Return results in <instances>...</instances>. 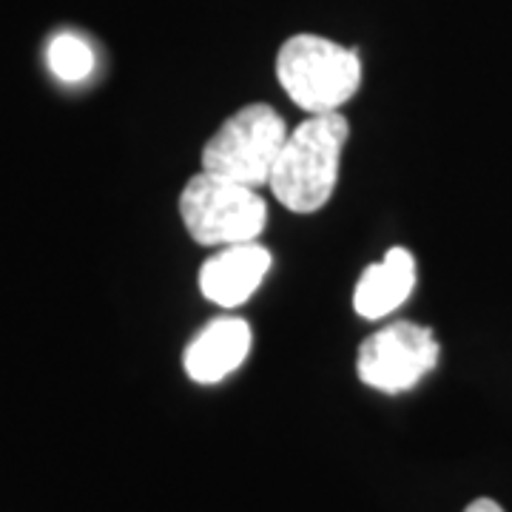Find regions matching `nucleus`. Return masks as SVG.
<instances>
[{"mask_svg": "<svg viewBox=\"0 0 512 512\" xmlns=\"http://www.w3.org/2000/svg\"><path fill=\"white\" fill-rule=\"evenodd\" d=\"M348 137V120L339 111L311 114L293 128L268 183L276 200L293 214H313L325 208L339 180Z\"/></svg>", "mask_w": 512, "mask_h": 512, "instance_id": "nucleus-1", "label": "nucleus"}, {"mask_svg": "<svg viewBox=\"0 0 512 512\" xmlns=\"http://www.w3.org/2000/svg\"><path fill=\"white\" fill-rule=\"evenodd\" d=\"M285 94L308 114L339 111L362 86V60L328 37L293 35L276 55Z\"/></svg>", "mask_w": 512, "mask_h": 512, "instance_id": "nucleus-2", "label": "nucleus"}, {"mask_svg": "<svg viewBox=\"0 0 512 512\" xmlns=\"http://www.w3.org/2000/svg\"><path fill=\"white\" fill-rule=\"evenodd\" d=\"M180 214L185 231L197 245L228 248L256 242L268 222V205L256 188L200 171L180 194Z\"/></svg>", "mask_w": 512, "mask_h": 512, "instance_id": "nucleus-3", "label": "nucleus"}, {"mask_svg": "<svg viewBox=\"0 0 512 512\" xmlns=\"http://www.w3.org/2000/svg\"><path fill=\"white\" fill-rule=\"evenodd\" d=\"M291 128L268 103H251L228 117L220 131L202 146V171L220 174L248 188L271 183V171L282 154Z\"/></svg>", "mask_w": 512, "mask_h": 512, "instance_id": "nucleus-4", "label": "nucleus"}, {"mask_svg": "<svg viewBox=\"0 0 512 512\" xmlns=\"http://www.w3.org/2000/svg\"><path fill=\"white\" fill-rule=\"evenodd\" d=\"M439 339L416 322H393L359 345L356 373L379 393H407L439 365Z\"/></svg>", "mask_w": 512, "mask_h": 512, "instance_id": "nucleus-5", "label": "nucleus"}, {"mask_svg": "<svg viewBox=\"0 0 512 512\" xmlns=\"http://www.w3.org/2000/svg\"><path fill=\"white\" fill-rule=\"evenodd\" d=\"M274 256L259 242H242L220 248L200 268V291L208 302L220 308L245 305L271 271Z\"/></svg>", "mask_w": 512, "mask_h": 512, "instance_id": "nucleus-6", "label": "nucleus"}, {"mask_svg": "<svg viewBox=\"0 0 512 512\" xmlns=\"http://www.w3.org/2000/svg\"><path fill=\"white\" fill-rule=\"evenodd\" d=\"M254 333L245 319L222 316L194 336V342L185 348V373L197 384H217L231 376L251 353Z\"/></svg>", "mask_w": 512, "mask_h": 512, "instance_id": "nucleus-7", "label": "nucleus"}, {"mask_svg": "<svg viewBox=\"0 0 512 512\" xmlns=\"http://www.w3.org/2000/svg\"><path fill=\"white\" fill-rule=\"evenodd\" d=\"M416 288V256L407 248H390L387 254L367 265L356 291L353 308L362 319H384L399 311Z\"/></svg>", "mask_w": 512, "mask_h": 512, "instance_id": "nucleus-8", "label": "nucleus"}, {"mask_svg": "<svg viewBox=\"0 0 512 512\" xmlns=\"http://www.w3.org/2000/svg\"><path fill=\"white\" fill-rule=\"evenodd\" d=\"M46 66L60 83L77 86L86 83L97 69L92 43L77 32H57L46 46Z\"/></svg>", "mask_w": 512, "mask_h": 512, "instance_id": "nucleus-9", "label": "nucleus"}, {"mask_svg": "<svg viewBox=\"0 0 512 512\" xmlns=\"http://www.w3.org/2000/svg\"><path fill=\"white\" fill-rule=\"evenodd\" d=\"M464 512H504V507L501 504H495L493 498H476L470 507Z\"/></svg>", "mask_w": 512, "mask_h": 512, "instance_id": "nucleus-10", "label": "nucleus"}]
</instances>
